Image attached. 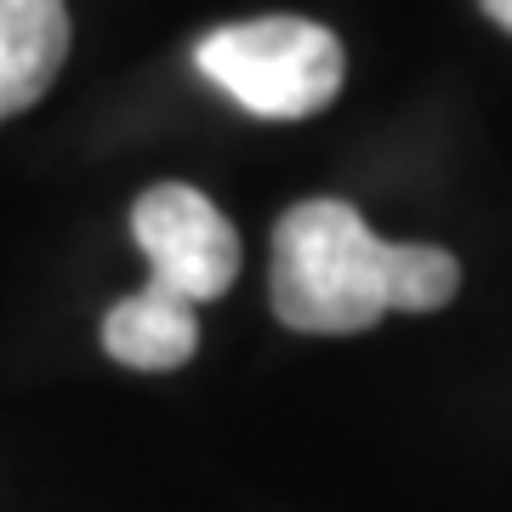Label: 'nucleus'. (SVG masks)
Listing matches in <instances>:
<instances>
[{"mask_svg":"<svg viewBox=\"0 0 512 512\" xmlns=\"http://www.w3.org/2000/svg\"><path fill=\"white\" fill-rule=\"evenodd\" d=\"M103 353L126 370H177L200 353V319H194V302L160 291V285H143L137 296L114 302L109 319H103Z\"/></svg>","mask_w":512,"mask_h":512,"instance_id":"5","label":"nucleus"},{"mask_svg":"<svg viewBox=\"0 0 512 512\" xmlns=\"http://www.w3.org/2000/svg\"><path fill=\"white\" fill-rule=\"evenodd\" d=\"M461 291L444 245H387L348 200H302L274 228L268 302L302 336H353L387 313H439Z\"/></svg>","mask_w":512,"mask_h":512,"instance_id":"1","label":"nucleus"},{"mask_svg":"<svg viewBox=\"0 0 512 512\" xmlns=\"http://www.w3.org/2000/svg\"><path fill=\"white\" fill-rule=\"evenodd\" d=\"M194 63L256 120H308L342 92L348 74L342 40L313 18H251L211 29Z\"/></svg>","mask_w":512,"mask_h":512,"instance_id":"2","label":"nucleus"},{"mask_svg":"<svg viewBox=\"0 0 512 512\" xmlns=\"http://www.w3.org/2000/svg\"><path fill=\"white\" fill-rule=\"evenodd\" d=\"M69 57L63 0H0V120L35 109Z\"/></svg>","mask_w":512,"mask_h":512,"instance_id":"4","label":"nucleus"},{"mask_svg":"<svg viewBox=\"0 0 512 512\" xmlns=\"http://www.w3.org/2000/svg\"><path fill=\"white\" fill-rule=\"evenodd\" d=\"M131 234L148 256V285L183 296V302H217L239 279V234L228 228L217 205L188 183H160L137 194Z\"/></svg>","mask_w":512,"mask_h":512,"instance_id":"3","label":"nucleus"},{"mask_svg":"<svg viewBox=\"0 0 512 512\" xmlns=\"http://www.w3.org/2000/svg\"><path fill=\"white\" fill-rule=\"evenodd\" d=\"M478 6H484V12H490V18L512 35V0H478Z\"/></svg>","mask_w":512,"mask_h":512,"instance_id":"6","label":"nucleus"}]
</instances>
